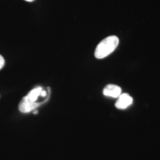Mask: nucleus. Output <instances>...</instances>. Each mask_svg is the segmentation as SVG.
Segmentation results:
<instances>
[{
	"label": "nucleus",
	"instance_id": "nucleus-3",
	"mask_svg": "<svg viewBox=\"0 0 160 160\" xmlns=\"http://www.w3.org/2000/svg\"><path fill=\"white\" fill-rule=\"evenodd\" d=\"M122 92V89L119 86L114 84H108L103 89V94L106 96L118 98Z\"/></svg>",
	"mask_w": 160,
	"mask_h": 160
},
{
	"label": "nucleus",
	"instance_id": "nucleus-1",
	"mask_svg": "<svg viewBox=\"0 0 160 160\" xmlns=\"http://www.w3.org/2000/svg\"><path fill=\"white\" fill-rule=\"evenodd\" d=\"M119 43V38L116 36H110L101 41L96 47L94 56L97 59H103L111 54Z\"/></svg>",
	"mask_w": 160,
	"mask_h": 160
},
{
	"label": "nucleus",
	"instance_id": "nucleus-4",
	"mask_svg": "<svg viewBox=\"0 0 160 160\" xmlns=\"http://www.w3.org/2000/svg\"><path fill=\"white\" fill-rule=\"evenodd\" d=\"M5 64V60L2 55H0V70L3 68Z\"/></svg>",
	"mask_w": 160,
	"mask_h": 160
},
{
	"label": "nucleus",
	"instance_id": "nucleus-6",
	"mask_svg": "<svg viewBox=\"0 0 160 160\" xmlns=\"http://www.w3.org/2000/svg\"><path fill=\"white\" fill-rule=\"evenodd\" d=\"M25 1H26L28 2H32V1H33L34 0H25Z\"/></svg>",
	"mask_w": 160,
	"mask_h": 160
},
{
	"label": "nucleus",
	"instance_id": "nucleus-2",
	"mask_svg": "<svg viewBox=\"0 0 160 160\" xmlns=\"http://www.w3.org/2000/svg\"><path fill=\"white\" fill-rule=\"evenodd\" d=\"M133 103V98L128 93L121 94L118 97V100L115 103V106L117 109H125L131 106Z\"/></svg>",
	"mask_w": 160,
	"mask_h": 160
},
{
	"label": "nucleus",
	"instance_id": "nucleus-5",
	"mask_svg": "<svg viewBox=\"0 0 160 160\" xmlns=\"http://www.w3.org/2000/svg\"><path fill=\"white\" fill-rule=\"evenodd\" d=\"M33 114H38V110L36 109V110H33Z\"/></svg>",
	"mask_w": 160,
	"mask_h": 160
}]
</instances>
